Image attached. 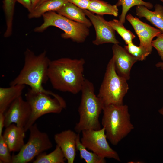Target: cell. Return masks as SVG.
Here are the masks:
<instances>
[{
  "label": "cell",
  "instance_id": "obj_17",
  "mask_svg": "<svg viewBox=\"0 0 163 163\" xmlns=\"http://www.w3.org/2000/svg\"><path fill=\"white\" fill-rule=\"evenodd\" d=\"M56 12L71 20L83 24L88 28L92 25L90 20L86 16L83 9L68 2Z\"/></svg>",
  "mask_w": 163,
  "mask_h": 163
},
{
  "label": "cell",
  "instance_id": "obj_13",
  "mask_svg": "<svg viewBox=\"0 0 163 163\" xmlns=\"http://www.w3.org/2000/svg\"><path fill=\"white\" fill-rule=\"evenodd\" d=\"M78 133L68 129L56 134L54 141L61 149L68 163L74 162L76 155Z\"/></svg>",
  "mask_w": 163,
  "mask_h": 163
},
{
  "label": "cell",
  "instance_id": "obj_19",
  "mask_svg": "<svg viewBox=\"0 0 163 163\" xmlns=\"http://www.w3.org/2000/svg\"><path fill=\"white\" fill-rule=\"evenodd\" d=\"M88 10L97 14L112 15L117 17L118 14L117 6L101 0H90Z\"/></svg>",
  "mask_w": 163,
  "mask_h": 163
},
{
  "label": "cell",
  "instance_id": "obj_18",
  "mask_svg": "<svg viewBox=\"0 0 163 163\" xmlns=\"http://www.w3.org/2000/svg\"><path fill=\"white\" fill-rule=\"evenodd\" d=\"M67 0H48L38 5L28 14L29 19L38 18L45 13L51 11L56 12L65 4Z\"/></svg>",
  "mask_w": 163,
  "mask_h": 163
},
{
  "label": "cell",
  "instance_id": "obj_6",
  "mask_svg": "<svg viewBox=\"0 0 163 163\" xmlns=\"http://www.w3.org/2000/svg\"><path fill=\"white\" fill-rule=\"evenodd\" d=\"M25 97L31 109L30 117L24 127L26 132L42 116L50 113L59 114L66 107L64 99L58 94L53 96L30 88Z\"/></svg>",
  "mask_w": 163,
  "mask_h": 163
},
{
  "label": "cell",
  "instance_id": "obj_5",
  "mask_svg": "<svg viewBox=\"0 0 163 163\" xmlns=\"http://www.w3.org/2000/svg\"><path fill=\"white\" fill-rule=\"evenodd\" d=\"M127 80L117 73L112 57L109 62L97 96L104 106L123 104L124 97L129 89Z\"/></svg>",
  "mask_w": 163,
  "mask_h": 163
},
{
  "label": "cell",
  "instance_id": "obj_26",
  "mask_svg": "<svg viewBox=\"0 0 163 163\" xmlns=\"http://www.w3.org/2000/svg\"><path fill=\"white\" fill-rule=\"evenodd\" d=\"M124 47L138 61L145 60L147 57L151 53L144 48L136 46L133 42L124 46Z\"/></svg>",
  "mask_w": 163,
  "mask_h": 163
},
{
  "label": "cell",
  "instance_id": "obj_34",
  "mask_svg": "<svg viewBox=\"0 0 163 163\" xmlns=\"http://www.w3.org/2000/svg\"><path fill=\"white\" fill-rule=\"evenodd\" d=\"M155 66L157 68H160L163 71V62H160L155 64Z\"/></svg>",
  "mask_w": 163,
  "mask_h": 163
},
{
  "label": "cell",
  "instance_id": "obj_16",
  "mask_svg": "<svg viewBox=\"0 0 163 163\" xmlns=\"http://www.w3.org/2000/svg\"><path fill=\"white\" fill-rule=\"evenodd\" d=\"M25 85L17 84L0 88V113H5L11 103L21 96Z\"/></svg>",
  "mask_w": 163,
  "mask_h": 163
},
{
  "label": "cell",
  "instance_id": "obj_37",
  "mask_svg": "<svg viewBox=\"0 0 163 163\" xmlns=\"http://www.w3.org/2000/svg\"><path fill=\"white\" fill-rule=\"evenodd\" d=\"M161 2H163V0H159Z\"/></svg>",
  "mask_w": 163,
  "mask_h": 163
},
{
  "label": "cell",
  "instance_id": "obj_9",
  "mask_svg": "<svg viewBox=\"0 0 163 163\" xmlns=\"http://www.w3.org/2000/svg\"><path fill=\"white\" fill-rule=\"evenodd\" d=\"M81 133V142L88 149L102 158L121 161L117 152L110 146L104 127L98 130H85Z\"/></svg>",
  "mask_w": 163,
  "mask_h": 163
},
{
  "label": "cell",
  "instance_id": "obj_8",
  "mask_svg": "<svg viewBox=\"0 0 163 163\" xmlns=\"http://www.w3.org/2000/svg\"><path fill=\"white\" fill-rule=\"evenodd\" d=\"M29 136L18 153L12 155L11 163H27L41 153L52 148L53 145L48 134L39 130L34 123L29 128Z\"/></svg>",
  "mask_w": 163,
  "mask_h": 163
},
{
  "label": "cell",
  "instance_id": "obj_3",
  "mask_svg": "<svg viewBox=\"0 0 163 163\" xmlns=\"http://www.w3.org/2000/svg\"><path fill=\"white\" fill-rule=\"evenodd\" d=\"M81 100L78 109L79 119L74 129L77 133L89 129L101 128L99 118L104 107L101 100L95 94L93 83L85 79L81 91Z\"/></svg>",
  "mask_w": 163,
  "mask_h": 163
},
{
  "label": "cell",
  "instance_id": "obj_11",
  "mask_svg": "<svg viewBox=\"0 0 163 163\" xmlns=\"http://www.w3.org/2000/svg\"><path fill=\"white\" fill-rule=\"evenodd\" d=\"M31 114L29 104L20 96L11 103L5 112V127L15 123L18 126L24 128Z\"/></svg>",
  "mask_w": 163,
  "mask_h": 163
},
{
  "label": "cell",
  "instance_id": "obj_12",
  "mask_svg": "<svg viewBox=\"0 0 163 163\" xmlns=\"http://www.w3.org/2000/svg\"><path fill=\"white\" fill-rule=\"evenodd\" d=\"M112 50V58L117 73L126 80H129L131 69L137 60L118 44H113Z\"/></svg>",
  "mask_w": 163,
  "mask_h": 163
},
{
  "label": "cell",
  "instance_id": "obj_28",
  "mask_svg": "<svg viewBox=\"0 0 163 163\" xmlns=\"http://www.w3.org/2000/svg\"><path fill=\"white\" fill-rule=\"evenodd\" d=\"M9 148L4 140L2 136H0V163H11L12 156Z\"/></svg>",
  "mask_w": 163,
  "mask_h": 163
},
{
  "label": "cell",
  "instance_id": "obj_14",
  "mask_svg": "<svg viewBox=\"0 0 163 163\" xmlns=\"http://www.w3.org/2000/svg\"><path fill=\"white\" fill-rule=\"evenodd\" d=\"M5 128L2 136L10 151L19 152L25 144L24 128L12 123Z\"/></svg>",
  "mask_w": 163,
  "mask_h": 163
},
{
  "label": "cell",
  "instance_id": "obj_32",
  "mask_svg": "<svg viewBox=\"0 0 163 163\" xmlns=\"http://www.w3.org/2000/svg\"><path fill=\"white\" fill-rule=\"evenodd\" d=\"M5 125V116L4 113H0V136L2 135V131Z\"/></svg>",
  "mask_w": 163,
  "mask_h": 163
},
{
  "label": "cell",
  "instance_id": "obj_25",
  "mask_svg": "<svg viewBox=\"0 0 163 163\" xmlns=\"http://www.w3.org/2000/svg\"><path fill=\"white\" fill-rule=\"evenodd\" d=\"M110 24L117 33L122 37L126 45L132 42L135 38V35L130 30L126 29L119 20L114 19L109 21Z\"/></svg>",
  "mask_w": 163,
  "mask_h": 163
},
{
  "label": "cell",
  "instance_id": "obj_30",
  "mask_svg": "<svg viewBox=\"0 0 163 163\" xmlns=\"http://www.w3.org/2000/svg\"><path fill=\"white\" fill-rule=\"evenodd\" d=\"M78 8L83 10H88L90 0H67Z\"/></svg>",
  "mask_w": 163,
  "mask_h": 163
},
{
  "label": "cell",
  "instance_id": "obj_2",
  "mask_svg": "<svg viewBox=\"0 0 163 163\" xmlns=\"http://www.w3.org/2000/svg\"><path fill=\"white\" fill-rule=\"evenodd\" d=\"M44 50L36 55L29 48L24 53V66L18 75L10 83V85L17 84L27 85L36 91L45 93L54 96L57 94L44 89L43 86L49 80L48 69L51 60Z\"/></svg>",
  "mask_w": 163,
  "mask_h": 163
},
{
  "label": "cell",
  "instance_id": "obj_10",
  "mask_svg": "<svg viewBox=\"0 0 163 163\" xmlns=\"http://www.w3.org/2000/svg\"><path fill=\"white\" fill-rule=\"evenodd\" d=\"M93 25L96 32L95 39L93 41V44L99 45L111 43L113 44L120 43L116 39L115 30L109 22L106 20L102 15H95L88 10H83Z\"/></svg>",
  "mask_w": 163,
  "mask_h": 163
},
{
  "label": "cell",
  "instance_id": "obj_35",
  "mask_svg": "<svg viewBox=\"0 0 163 163\" xmlns=\"http://www.w3.org/2000/svg\"><path fill=\"white\" fill-rule=\"evenodd\" d=\"M158 112L162 116L163 120V106L158 110Z\"/></svg>",
  "mask_w": 163,
  "mask_h": 163
},
{
  "label": "cell",
  "instance_id": "obj_29",
  "mask_svg": "<svg viewBox=\"0 0 163 163\" xmlns=\"http://www.w3.org/2000/svg\"><path fill=\"white\" fill-rule=\"evenodd\" d=\"M157 38L152 41V45L157 50L162 61L163 62V33H160Z\"/></svg>",
  "mask_w": 163,
  "mask_h": 163
},
{
  "label": "cell",
  "instance_id": "obj_31",
  "mask_svg": "<svg viewBox=\"0 0 163 163\" xmlns=\"http://www.w3.org/2000/svg\"><path fill=\"white\" fill-rule=\"evenodd\" d=\"M16 1L21 4L29 12H31L33 10L31 0H16Z\"/></svg>",
  "mask_w": 163,
  "mask_h": 163
},
{
  "label": "cell",
  "instance_id": "obj_27",
  "mask_svg": "<svg viewBox=\"0 0 163 163\" xmlns=\"http://www.w3.org/2000/svg\"><path fill=\"white\" fill-rule=\"evenodd\" d=\"M126 19L132 25L136 34L151 26L146 23L142 22L137 17L133 16L130 14H129L126 16Z\"/></svg>",
  "mask_w": 163,
  "mask_h": 163
},
{
  "label": "cell",
  "instance_id": "obj_15",
  "mask_svg": "<svg viewBox=\"0 0 163 163\" xmlns=\"http://www.w3.org/2000/svg\"><path fill=\"white\" fill-rule=\"evenodd\" d=\"M154 7L155 11H152L144 5L136 6V15L140 18H145L163 33V6L157 4Z\"/></svg>",
  "mask_w": 163,
  "mask_h": 163
},
{
  "label": "cell",
  "instance_id": "obj_7",
  "mask_svg": "<svg viewBox=\"0 0 163 163\" xmlns=\"http://www.w3.org/2000/svg\"><path fill=\"white\" fill-rule=\"evenodd\" d=\"M43 22L35 28L34 31L42 32L50 26L58 27L64 31L61 34L62 38L70 39L77 43L84 42L89 34V30L85 25L71 20L56 12L51 11L42 16Z\"/></svg>",
  "mask_w": 163,
  "mask_h": 163
},
{
  "label": "cell",
  "instance_id": "obj_23",
  "mask_svg": "<svg viewBox=\"0 0 163 163\" xmlns=\"http://www.w3.org/2000/svg\"><path fill=\"white\" fill-rule=\"evenodd\" d=\"M77 150L80 153L81 158L87 163H105V158L101 157L94 152L87 150L82 143L80 133H78L76 142Z\"/></svg>",
  "mask_w": 163,
  "mask_h": 163
},
{
  "label": "cell",
  "instance_id": "obj_4",
  "mask_svg": "<svg viewBox=\"0 0 163 163\" xmlns=\"http://www.w3.org/2000/svg\"><path fill=\"white\" fill-rule=\"evenodd\" d=\"M103 112L101 123L107 139L116 145L134 129L128 107L124 104L106 105Z\"/></svg>",
  "mask_w": 163,
  "mask_h": 163
},
{
  "label": "cell",
  "instance_id": "obj_21",
  "mask_svg": "<svg viewBox=\"0 0 163 163\" xmlns=\"http://www.w3.org/2000/svg\"><path fill=\"white\" fill-rule=\"evenodd\" d=\"M161 32L158 29L151 26L148 29L136 33L140 41L139 46L151 53L153 48L152 45V40Z\"/></svg>",
  "mask_w": 163,
  "mask_h": 163
},
{
  "label": "cell",
  "instance_id": "obj_24",
  "mask_svg": "<svg viewBox=\"0 0 163 163\" xmlns=\"http://www.w3.org/2000/svg\"><path fill=\"white\" fill-rule=\"evenodd\" d=\"M16 2V0H3V7L5 15L6 25L5 31L8 33L12 32L13 20Z\"/></svg>",
  "mask_w": 163,
  "mask_h": 163
},
{
  "label": "cell",
  "instance_id": "obj_33",
  "mask_svg": "<svg viewBox=\"0 0 163 163\" xmlns=\"http://www.w3.org/2000/svg\"><path fill=\"white\" fill-rule=\"evenodd\" d=\"M32 0V10H33L36 7H37L39 5L41 0Z\"/></svg>",
  "mask_w": 163,
  "mask_h": 163
},
{
  "label": "cell",
  "instance_id": "obj_1",
  "mask_svg": "<svg viewBox=\"0 0 163 163\" xmlns=\"http://www.w3.org/2000/svg\"><path fill=\"white\" fill-rule=\"evenodd\" d=\"M84 59L62 58L51 60L48 69V80L53 88L75 94L81 91L85 78Z\"/></svg>",
  "mask_w": 163,
  "mask_h": 163
},
{
  "label": "cell",
  "instance_id": "obj_22",
  "mask_svg": "<svg viewBox=\"0 0 163 163\" xmlns=\"http://www.w3.org/2000/svg\"><path fill=\"white\" fill-rule=\"evenodd\" d=\"M117 7L122 6V11L120 16L119 21L122 24L125 23L126 14L133 7L139 5L145 6L148 9H152L153 5L149 2H145L142 0H118L115 4Z\"/></svg>",
  "mask_w": 163,
  "mask_h": 163
},
{
  "label": "cell",
  "instance_id": "obj_20",
  "mask_svg": "<svg viewBox=\"0 0 163 163\" xmlns=\"http://www.w3.org/2000/svg\"><path fill=\"white\" fill-rule=\"evenodd\" d=\"M66 159L60 147L56 145L53 151L49 154L44 152L36 157L33 163H64Z\"/></svg>",
  "mask_w": 163,
  "mask_h": 163
},
{
  "label": "cell",
  "instance_id": "obj_36",
  "mask_svg": "<svg viewBox=\"0 0 163 163\" xmlns=\"http://www.w3.org/2000/svg\"><path fill=\"white\" fill-rule=\"evenodd\" d=\"M47 0H41L40 1V2L39 4V5H40V4H41V3H42V2L46 1H47Z\"/></svg>",
  "mask_w": 163,
  "mask_h": 163
}]
</instances>
